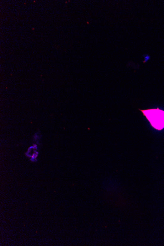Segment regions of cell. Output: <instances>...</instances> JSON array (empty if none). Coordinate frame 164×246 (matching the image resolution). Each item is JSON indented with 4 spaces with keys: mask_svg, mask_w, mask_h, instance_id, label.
<instances>
[{
    "mask_svg": "<svg viewBox=\"0 0 164 246\" xmlns=\"http://www.w3.org/2000/svg\"><path fill=\"white\" fill-rule=\"evenodd\" d=\"M148 120L152 127L156 130L164 128V111L159 108L148 110H140Z\"/></svg>",
    "mask_w": 164,
    "mask_h": 246,
    "instance_id": "6da1fadb",
    "label": "cell"
}]
</instances>
